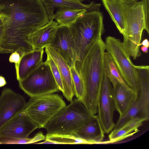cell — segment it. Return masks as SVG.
Instances as JSON below:
<instances>
[{"label": "cell", "mask_w": 149, "mask_h": 149, "mask_svg": "<svg viewBox=\"0 0 149 149\" xmlns=\"http://www.w3.org/2000/svg\"><path fill=\"white\" fill-rule=\"evenodd\" d=\"M38 127L22 111L7 122L0 129V138L22 139L29 135Z\"/></svg>", "instance_id": "30bf717a"}, {"label": "cell", "mask_w": 149, "mask_h": 149, "mask_svg": "<svg viewBox=\"0 0 149 149\" xmlns=\"http://www.w3.org/2000/svg\"><path fill=\"white\" fill-rule=\"evenodd\" d=\"M104 74L111 84L117 83L125 87L129 86L122 78L112 58L107 52H105L104 54Z\"/></svg>", "instance_id": "7402d4cb"}, {"label": "cell", "mask_w": 149, "mask_h": 149, "mask_svg": "<svg viewBox=\"0 0 149 149\" xmlns=\"http://www.w3.org/2000/svg\"><path fill=\"white\" fill-rule=\"evenodd\" d=\"M46 139V136L44 135L42 132L40 131L31 138H4L1 141L2 144H28L35 143L40 141L45 140Z\"/></svg>", "instance_id": "484cf974"}, {"label": "cell", "mask_w": 149, "mask_h": 149, "mask_svg": "<svg viewBox=\"0 0 149 149\" xmlns=\"http://www.w3.org/2000/svg\"><path fill=\"white\" fill-rule=\"evenodd\" d=\"M44 52L43 49L33 50L22 55L16 70L17 80L24 79L43 62Z\"/></svg>", "instance_id": "ac0fdd59"}, {"label": "cell", "mask_w": 149, "mask_h": 149, "mask_svg": "<svg viewBox=\"0 0 149 149\" xmlns=\"http://www.w3.org/2000/svg\"><path fill=\"white\" fill-rule=\"evenodd\" d=\"M7 82L5 78L3 76L0 75V87H2L5 85Z\"/></svg>", "instance_id": "4dcf8cb0"}, {"label": "cell", "mask_w": 149, "mask_h": 149, "mask_svg": "<svg viewBox=\"0 0 149 149\" xmlns=\"http://www.w3.org/2000/svg\"><path fill=\"white\" fill-rule=\"evenodd\" d=\"M105 44L106 50L111 56L125 83L138 93L139 84L135 65L131 61L122 42L114 37L108 36L106 38Z\"/></svg>", "instance_id": "52a82bcc"}, {"label": "cell", "mask_w": 149, "mask_h": 149, "mask_svg": "<svg viewBox=\"0 0 149 149\" xmlns=\"http://www.w3.org/2000/svg\"><path fill=\"white\" fill-rule=\"evenodd\" d=\"M138 131L133 129L126 123L118 129H113L108 137L111 143H115L132 136Z\"/></svg>", "instance_id": "d4e9b609"}, {"label": "cell", "mask_w": 149, "mask_h": 149, "mask_svg": "<svg viewBox=\"0 0 149 149\" xmlns=\"http://www.w3.org/2000/svg\"><path fill=\"white\" fill-rule=\"evenodd\" d=\"M140 46L141 45H143L148 48L149 47V42L148 40L147 39H144L142 42L140 43Z\"/></svg>", "instance_id": "1f68e13d"}, {"label": "cell", "mask_w": 149, "mask_h": 149, "mask_svg": "<svg viewBox=\"0 0 149 149\" xmlns=\"http://www.w3.org/2000/svg\"><path fill=\"white\" fill-rule=\"evenodd\" d=\"M45 6L49 20L53 19L55 10L58 8H70L85 9L87 10H99L101 4L93 1L84 4L77 0H40Z\"/></svg>", "instance_id": "d6986e66"}, {"label": "cell", "mask_w": 149, "mask_h": 149, "mask_svg": "<svg viewBox=\"0 0 149 149\" xmlns=\"http://www.w3.org/2000/svg\"><path fill=\"white\" fill-rule=\"evenodd\" d=\"M46 54L47 58L45 61L50 66L59 90L63 93L64 91V88L61 75L58 68L49 54L47 53Z\"/></svg>", "instance_id": "4316f807"}, {"label": "cell", "mask_w": 149, "mask_h": 149, "mask_svg": "<svg viewBox=\"0 0 149 149\" xmlns=\"http://www.w3.org/2000/svg\"><path fill=\"white\" fill-rule=\"evenodd\" d=\"M18 81L20 88L30 97L53 93L59 90L50 66L45 61Z\"/></svg>", "instance_id": "ba28073f"}, {"label": "cell", "mask_w": 149, "mask_h": 149, "mask_svg": "<svg viewBox=\"0 0 149 149\" xmlns=\"http://www.w3.org/2000/svg\"><path fill=\"white\" fill-rule=\"evenodd\" d=\"M94 115L76 98L66 105L43 128L47 134H73Z\"/></svg>", "instance_id": "5b68a950"}, {"label": "cell", "mask_w": 149, "mask_h": 149, "mask_svg": "<svg viewBox=\"0 0 149 149\" xmlns=\"http://www.w3.org/2000/svg\"><path fill=\"white\" fill-rule=\"evenodd\" d=\"M46 136V139L54 141L56 144H95L93 143L78 138L73 134H47Z\"/></svg>", "instance_id": "603a6c76"}, {"label": "cell", "mask_w": 149, "mask_h": 149, "mask_svg": "<svg viewBox=\"0 0 149 149\" xmlns=\"http://www.w3.org/2000/svg\"><path fill=\"white\" fill-rule=\"evenodd\" d=\"M0 17L4 27L0 54L33 50L29 37L49 21L40 0H0Z\"/></svg>", "instance_id": "6da1fadb"}, {"label": "cell", "mask_w": 149, "mask_h": 149, "mask_svg": "<svg viewBox=\"0 0 149 149\" xmlns=\"http://www.w3.org/2000/svg\"><path fill=\"white\" fill-rule=\"evenodd\" d=\"M120 7L124 24L122 43L130 56L135 60L141 55L140 44L145 29L143 1L120 0Z\"/></svg>", "instance_id": "277c9868"}, {"label": "cell", "mask_w": 149, "mask_h": 149, "mask_svg": "<svg viewBox=\"0 0 149 149\" xmlns=\"http://www.w3.org/2000/svg\"><path fill=\"white\" fill-rule=\"evenodd\" d=\"M77 0V1H80L81 2H82V1L85 0Z\"/></svg>", "instance_id": "836d02e7"}, {"label": "cell", "mask_w": 149, "mask_h": 149, "mask_svg": "<svg viewBox=\"0 0 149 149\" xmlns=\"http://www.w3.org/2000/svg\"><path fill=\"white\" fill-rule=\"evenodd\" d=\"M66 105L61 96L53 93L30 97L22 111L40 128H44Z\"/></svg>", "instance_id": "8992f818"}, {"label": "cell", "mask_w": 149, "mask_h": 149, "mask_svg": "<svg viewBox=\"0 0 149 149\" xmlns=\"http://www.w3.org/2000/svg\"><path fill=\"white\" fill-rule=\"evenodd\" d=\"M141 49L142 52L145 53H147L148 52V48L144 46L141 47Z\"/></svg>", "instance_id": "d6a6232c"}, {"label": "cell", "mask_w": 149, "mask_h": 149, "mask_svg": "<svg viewBox=\"0 0 149 149\" xmlns=\"http://www.w3.org/2000/svg\"><path fill=\"white\" fill-rule=\"evenodd\" d=\"M87 11L84 9L70 8H58L54 13L53 19L59 25L69 27Z\"/></svg>", "instance_id": "ffe728a7"}, {"label": "cell", "mask_w": 149, "mask_h": 149, "mask_svg": "<svg viewBox=\"0 0 149 149\" xmlns=\"http://www.w3.org/2000/svg\"><path fill=\"white\" fill-rule=\"evenodd\" d=\"M0 144H2V143H1V141H0Z\"/></svg>", "instance_id": "d590c367"}, {"label": "cell", "mask_w": 149, "mask_h": 149, "mask_svg": "<svg viewBox=\"0 0 149 149\" xmlns=\"http://www.w3.org/2000/svg\"><path fill=\"white\" fill-rule=\"evenodd\" d=\"M111 83L104 74L98 106V117L104 133L108 134L115 128L113 121L115 109Z\"/></svg>", "instance_id": "9c48e42d"}, {"label": "cell", "mask_w": 149, "mask_h": 149, "mask_svg": "<svg viewBox=\"0 0 149 149\" xmlns=\"http://www.w3.org/2000/svg\"><path fill=\"white\" fill-rule=\"evenodd\" d=\"M4 30L3 23L2 19L0 17V44L1 42L3 36Z\"/></svg>", "instance_id": "f546056e"}, {"label": "cell", "mask_w": 149, "mask_h": 149, "mask_svg": "<svg viewBox=\"0 0 149 149\" xmlns=\"http://www.w3.org/2000/svg\"><path fill=\"white\" fill-rule=\"evenodd\" d=\"M69 27L75 45L76 61L81 62L86 53L102 38L105 31L103 15L100 10H87Z\"/></svg>", "instance_id": "3957f363"}, {"label": "cell", "mask_w": 149, "mask_h": 149, "mask_svg": "<svg viewBox=\"0 0 149 149\" xmlns=\"http://www.w3.org/2000/svg\"><path fill=\"white\" fill-rule=\"evenodd\" d=\"M26 103L22 95L10 88H4L0 95V129L11 118L22 111Z\"/></svg>", "instance_id": "8fae6325"}, {"label": "cell", "mask_w": 149, "mask_h": 149, "mask_svg": "<svg viewBox=\"0 0 149 149\" xmlns=\"http://www.w3.org/2000/svg\"><path fill=\"white\" fill-rule=\"evenodd\" d=\"M104 133L97 115H95L88 122L73 134L95 144L111 143L109 141H103Z\"/></svg>", "instance_id": "2e32d148"}, {"label": "cell", "mask_w": 149, "mask_h": 149, "mask_svg": "<svg viewBox=\"0 0 149 149\" xmlns=\"http://www.w3.org/2000/svg\"><path fill=\"white\" fill-rule=\"evenodd\" d=\"M70 70L74 89V95L83 104L85 91L83 80L75 65L70 68Z\"/></svg>", "instance_id": "cb8c5ba5"}, {"label": "cell", "mask_w": 149, "mask_h": 149, "mask_svg": "<svg viewBox=\"0 0 149 149\" xmlns=\"http://www.w3.org/2000/svg\"><path fill=\"white\" fill-rule=\"evenodd\" d=\"M127 0L137 1V0Z\"/></svg>", "instance_id": "e575fe53"}, {"label": "cell", "mask_w": 149, "mask_h": 149, "mask_svg": "<svg viewBox=\"0 0 149 149\" xmlns=\"http://www.w3.org/2000/svg\"><path fill=\"white\" fill-rule=\"evenodd\" d=\"M106 10L120 33L124 30V19L120 7V0H102Z\"/></svg>", "instance_id": "44dd1931"}, {"label": "cell", "mask_w": 149, "mask_h": 149, "mask_svg": "<svg viewBox=\"0 0 149 149\" xmlns=\"http://www.w3.org/2000/svg\"><path fill=\"white\" fill-rule=\"evenodd\" d=\"M112 85L115 109L120 117L124 115L134 104L137 99L138 93L129 86L125 87L117 83Z\"/></svg>", "instance_id": "5bb4252c"}, {"label": "cell", "mask_w": 149, "mask_h": 149, "mask_svg": "<svg viewBox=\"0 0 149 149\" xmlns=\"http://www.w3.org/2000/svg\"><path fill=\"white\" fill-rule=\"evenodd\" d=\"M139 84L137 99L143 115L149 118V66L136 65Z\"/></svg>", "instance_id": "e0dca14e"}, {"label": "cell", "mask_w": 149, "mask_h": 149, "mask_svg": "<svg viewBox=\"0 0 149 149\" xmlns=\"http://www.w3.org/2000/svg\"><path fill=\"white\" fill-rule=\"evenodd\" d=\"M50 45L58 52L70 68L74 65L77 59L76 51L69 27L58 25L54 40Z\"/></svg>", "instance_id": "7c38bea8"}, {"label": "cell", "mask_w": 149, "mask_h": 149, "mask_svg": "<svg viewBox=\"0 0 149 149\" xmlns=\"http://www.w3.org/2000/svg\"><path fill=\"white\" fill-rule=\"evenodd\" d=\"M144 13L145 29L149 34V0H142Z\"/></svg>", "instance_id": "83f0119b"}, {"label": "cell", "mask_w": 149, "mask_h": 149, "mask_svg": "<svg viewBox=\"0 0 149 149\" xmlns=\"http://www.w3.org/2000/svg\"><path fill=\"white\" fill-rule=\"evenodd\" d=\"M58 24L53 19L46 25L31 34L29 41L33 50L44 49L50 45L54 38Z\"/></svg>", "instance_id": "9a60e30c"}, {"label": "cell", "mask_w": 149, "mask_h": 149, "mask_svg": "<svg viewBox=\"0 0 149 149\" xmlns=\"http://www.w3.org/2000/svg\"><path fill=\"white\" fill-rule=\"evenodd\" d=\"M24 53L16 51L12 53L10 56L9 61L15 63L16 70L18 68L21 57Z\"/></svg>", "instance_id": "f1b7e54d"}, {"label": "cell", "mask_w": 149, "mask_h": 149, "mask_svg": "<svg viewBox=\"0 0 149 149\" xmlns=\"http://www.w3.org/2000/svg\"><path fill=\"white\" fill-rule=\"evenodd\" d=\"M105 50V42L101 38L86 53L81 62L75 63L84 84L83 104L94 115L98 113V100L104 75Z\"/></svg>", "instance_id": "7a4b0ae2"}, {"label": "cell", "mask_w": 149, "mask_h": 149, "mask_svg": "<svg viewBox=\"0 0 149 149\" xmlns=\"http://www.w3.org/2000/svg\"><path fill=\"white\" fill-rule=\"evenodd\" d=\"M45 48L46 53L49 54L59 69L64 88L63 94L68 101L71 102L74 95V89L70 68L55 49L50 45Z\"/></svg>", "instance_id": "4fadbf2b"}]
</instances>
